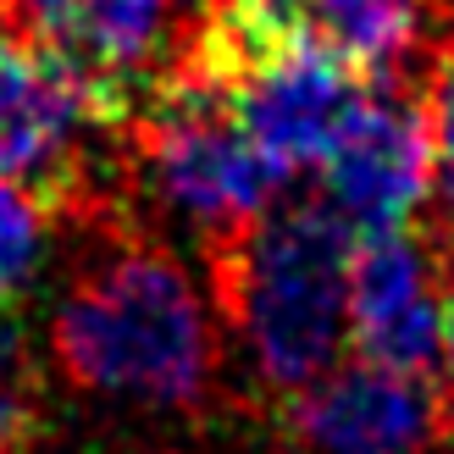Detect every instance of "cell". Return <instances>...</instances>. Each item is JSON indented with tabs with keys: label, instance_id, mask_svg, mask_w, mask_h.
I'll return each instance as SVG.
<instances>
[{
	"label": "cell",
	"instance_id": "1",
	"mask_svg": "<svg viewBox=\"0 0 454 454\" xmlns=\"http://www.w3.org/2000/svg\"><path fill=\"white\" fill-rule=\"evenodd\" d=\"M172 67L211 83L283 177L327 167L360 106L377 95V78L294 0H206Z\"/></svg>",
	"mask_w": 454,
	"mask_h": 454
},
{
	"label": "cell",
	"instance_id": "2",
	"mask_svg": "<svg viewBox=\"0 0 454 454\" xmlns=\"http://www.w3.org/2000/svg\"><path fill=\"white\" fill-rule=\"evenodd\" d=\"M355 227L333 206L266 211L211 244L216 300L271 394H305L349 349Z\"/></svg>",
	"mask_w": 454,
	"mask_h": 454
},
{
	"label": "cell",
	"instance_id": "3",
	"mask_svg": "<svg viewBox=\"0 0 454 454\" xmlns=\"http://www.w3.org/2000/svg\"><path fill=\"white\" fill-rule=\"evenodd\" d=\"M51 344L83 394L200 404L211 382V327L189 278L161 249H111L61 294Z\"/></svg>",
	"mask_w": 454,
	"mask_h": 454
},
{
	"label": "cell",
	"instance_id": "4",
	"mask_svg": "<svg viewBox=\"0 0 454 454\" xmlns=\"http://www.w3.org/2000/svg\"><path fill=\"white\" fill-rule=\"evenodd\" d=\"M133 150L155 194H167L184 216L206 222L216 239L239 233L266 216L283 172L255 150L211 83L189 78L184 67H167L150 78L139 111H133Z\"/></svg>",
	"mask_w": 454,
	"mask_h": 454
},
{
	"label": "cell",
	"instance_id": "5",
	"mask_svg": "<svg viewBox=\"0 0 454 454\" xmlns=\"http://www.w3.org/2000/svg\"><path fill=\"white\" fill-rule=\"evenodd\" d=\"M322 184L355 239L411 233L433 194V117L427 95H372L327 155Z\"/></svg>",
	"mask_w": 454,
	"mask_h": 454
},
{
	"label": "cell",
	"instance_id": "6",
	"mask_svg": "<svg viewBox=\"0 0 454 454\" xmlns=\"http://www.w3.org/2000/svg\"><path fill=\"white\" fill-rule=\"evenodd\" d=\"M449 427V394L433 377L338 366L288 399V433L316 454H427Z\"/></svg>",
	"mask_w": 454,
	"mask_h": 454
},
{
	"label": "cell",
	"instance_id": "7",
	"mask_svg": "<svg viewBox=\"0 0 454 454\" xmlns=\"http://www.w3.org/2000/svg\"><path fill=\"white\" fill-rule=\"evenodd\" d=\"M349 349L399 377H433L443 355V288L416 233L355 244L349 266Z\"/></svg>",
	"mask_w": 454,
	"mask_h": 454
},
{
	"label": "cell",
	"instance_id": "8",
	"mask_svg": "<svg viewBox=\"0 0 454 454\" xmlns=\"http://www.w3.org/2000/svg\"><path fill=\"white\" fill-rule=\"evenodd\" d=\"M0 22L34 34L44 51H56L67 67L106 89L128 117L145 100V61L161 39L167 0H0Z\"/></svg>",
	"mask_w": 454,
	"mask_h": 454
},
{
	"label": "cell",
	"instance_id": "9",
	"mask_svg": "<svg viewBox=\"0 0 454 454\" xmlns=\"http://www.w3.org/2000/svg\"><path fill=\"white\" fill-rule=\"evenodd\" d=\"M294 6L377 78L421 39L433 0H294Z\"/></svg>",
	"mask_w": 454,
	"mask_h": 454
},
{
	"label": "cell",
	"instance_id": "10",
	"mask_svg": "<svg viewBox=\"0 0 454 454\" xmlns=\"http://www.w3.org/2000/svg\"><path fill=\"white\" fill-rule=\"evenodd\" d=\"M56 206L22 184L0 177V316H12L39 278L44 261V227H51Z\"/></svg>",
	"mask_w": 454,
	"mask_h": 454
},
{
	"label": "cell",
	"instance_id": "11",
	"mask_svg": "<svg viewBox=\"0 0 454 454\" xmlns=\"http://www.w3.org/2000/svg\"><path fill=\"white\" fill-rule=\"evenodd\" d=\"M421 95H427V117H433V200L443 233L454 239V51L438 56Z\"/></svg>",
	"mask_w": 454,
	"mask_h": 454
}]
</instances>
